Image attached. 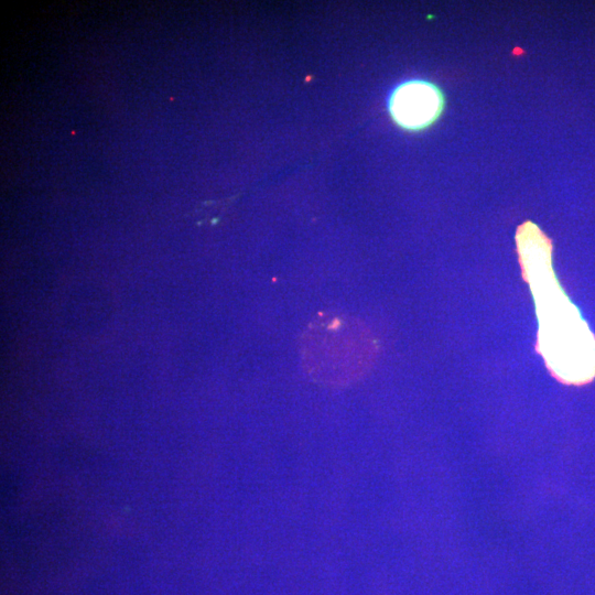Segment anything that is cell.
<instances>
[{"mask_svg": "<svg viewBox=\"0 0 595 595\" xmlns=\"http://www.w3.org/2000/svg\"><path fill=\"white\" fill-rule=\"evenodd\" d=\"M523 277L536 304L538 350L552 375L566 385L595 378V336L560 285L552 267V244L528 220L516 232Z\"/></svg>", "mask_w": 595, "mask_h": 595, "instance_id": "6da1fadb", "label": "cell"}, {"mask_svg": "<svg viewBox=\"0 0 595 595\" xmlns=\"http://www.w3.org/2000/svg\"><path fill=\"white\" fill-rule=\"evenodd\" d=\"M299 347L305 375L315 383L335 389L358 382L378 355V343L365 322L333 311L310 321Z\"/></svg>", "mask_w": 595, "mask_h": 595, "instance_id": "7a4b0ae2", "label": "cell"}, {"mask_svg": "<svg viewBox=\"0 0 595 595\" xmlns=\"http://www.w3.org/2000/svg\"><path fill=\"white\" fill-rule=\"evenodd\" d=\"M445 97L440 87L426 80H409L399 85L389 99V110L397 125L407 130H422L442 115Z\"/></svg>", "mask_w": 595, "mask_h": 595, "instance_id": "3957f363", "label": "cell"}]
</instances>
